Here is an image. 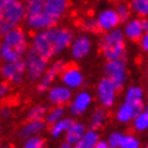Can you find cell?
<instances>
[{
    "mask_svg": "<svg viewBox=\"0 0 148 148\" xmlns=\"http://www.w3.org/2000/svg\"><path fill=\"white\" fill-rule=\"evenodd\" d=\"M73 39L72 30L51 27L35 33L32 39V48L45 58L51 59L69 48Z\"/></svg>",
    "mask_w": 148,
    "mask_h": 148,
    "instance_id": "obj_1",
    "label": "cell"
},
{
    "mask_svg": "<svg viewBox=\"0 0 148 148\" xmlns=\"http://www.w3.org/2000/svg\"><path fill=\"white\" fill-rule=\"evenodd\" d=\"M28 51V38L19 27L9 30L1 36L0 43V60L13 62L23 59Z\"/></svg>",
    "mask_w": 148,
    "mask_h": 148,
    "instance_id": "obj_2",
    "label": "cell"
},
{
    "mask_svg": "<svg viewBox=\"0 0 148 148\" xmlns=\"http://www.w3.org/2000/svg\"><path fill=\"white\" fill-rule=\"evenodd\" d=\"M25 0H4L0 6V36L25 20Z\"/></svg>",
    "mask_w": 148,
    "mask_h": 148,
    "instance_id": "obj_3",
    "label": "cell"
},
{
    "mask_svg": "<svg viewBox=\"0 0 148 148\" xmlns=\"http://www.w3.org/2000/svg\"><path fill=\"white\" fill-rule=\"evenodd\" d=\"M124 33L121 29L106 32L101 39V49L107 60L124 58Z\"/></svg>",
    "mask_w": 148,
    "mask_h": 148,
    "instance_id": "obj_4",
    "label": "cell"
},
{
    "mask_svg": "<svg viewBox=\"0 0 148 148\" xmlns=\"http://www.w3.org/2000/svg\"><path fill=\"white\" fill-rule=\"evenodd\" d=\"M27 66V77L30 82H39L49 68V59L42 55L33 48H29L24 57Z\"/></svg>",
    "mask_w": 148,
    "mask_h": 148,
    "instance_id": "obj_5",
    "label": "cell"
},
{
    "mask_svg": "<svg viewBox=\"0 0 148 148\" xmlns=\"http://www.w3.org/2000/svg\"><path fill=\"white\" fill-rule=\"evenodd\" d=\"M0 75L3 79L13 84H20L27 75V66L24 58L13 62H4L0 66Z\"/></svg>",
    "mask_w": 148,
    "mask_h": 148,
    "instance_id": "obj_6",
    "label": "cell"
},
{
    "mask_svg": "<svg viewBox=\"0 0 148 148\" xmlns=\"http://www.w3.org/2000/svg\"><path fill=\"white\" fill-rule=\"evenodd\" d=\"M119 90L117 86L109 78H103L97 86V99L99 104L104 108H110L116 102L117 92Z\"/></svg>",
    "mask_w": 148,
    "mask_h": 148,
    "instance_id": "obj_7",
    "label": "cell"
},
{
    "mask_svg": "<svg viewBox=\"0 0 148 148\" xmlns=\"http://www.w3.org/2000/svg\"><path fill=\"white\" fill-rule=\"evenodd\" d=\"M104 73L107 78L112 80L118 89H121L127 80V70H125V64L123 59L108 60L104 65Z\"/></svg>",
    "mask_w": 148,
    "mask_h": 148,
    "instance_id": "obj_8",
    "label": "cell"
},
{
    "mask_svg": "<svg viewBox=\"0 0 148 148\" xmlns=\"http://www.w3.org/2000/svg\"><path fill=\"white\" fill-rule=\"evenodd\" d=\"M65 62L64 60H55L49 65V68L47 69L45 74L42 77V79L38 82V86H36V92L39 94L47 93L49 90V88L51 87V84L54 83L55 78L58 75H60L62 72L65 69Z\"/></svg>",
    "mask_w": 148,
    "mask_h": 148,
    "instance_id": "obj_9",
    "label": "cell"
},
{
    "mask_svg": "<svg viewBox=\"0 0 148 148\" xmlns=\"http://www.w3.org/2000/svg\"><path fill=\"white\" fill-rule=\"evenodd\" d=\"M58 21L54 20L50 15H48L45 10L40 13L27 14L25 15V24L33 32H39V30H44V29L55 27Z\"/></svg>",
    "mask_w": 148,
    "mask_h": 148,
    "instance_id": "obj_10",
    "label": "cell"
},
{
    "mask_svg": "<svg viewBox=\"0 0 148 148\" xmlns=\"http://www.w3.org/2000/svg\"><path fill=\"white\" fill-rule=\"evenodd\" d=\"M93 98L92 94L87 90H80L78 92L70 101L69 104V113L73 117H79L84 114L88 110V108L92 106Z\"/></svg>",
    "mask_w": 148,
    "mask_h": 148,
    "instance_id": "obj_11",
    "label": "cell"
},
{
    "mask_svg": "<svg viewBox=\"0 0 148 148\" xmlns=\"http://www.w3.org/2000/svg\"><path fill=\"white\" fill-rule=\"evenodd\" d=\"M73 98L72 89L68 88L64 84H59V86H53L48 90V101L54 106H65L70 103Z\"/></svg>",
    "mask_w": 148,
    "mask_h": 148,
    "instance_id": "obj_12",
    "label": "cell"
},
{
    "mask_svg": "<svg viewBox=\"0 0 148 148\" xmlns=\"http://www.w3.org/2000/svg\"><path fill=\"white\" fill-rule=\"evenodd\" d=\"M60 80L64 86L74 90V89H79L83 86L84 77H83V73L77 66L70 65V66H65V69L62 72Z\"/></svg>",
    "mask_w": 148,
    "mask_h": 148,
    "instance_id": "obj_13",
    "label": "cell"
},
{
    "mask_svg": "<svg viewBox=\"0 0 148 148\" xmlns=\"http://www.w3.org/2000/svg\"><path fill=\"white\" fill-rule=\"evenodd\" d=\"M95 21H97L99 30L109 32L118 27V24L121 23V19L118 16L116 9H106L98 14L95 18Z\"/></svg>",
    "mask_w": 148,
    "mask_h": 148,
    "instance_id": "obj_14",
    "label": "cell"
},
{
    "mask_svg": "<svg viewBox=\"0 0 148 148\" xmlns=\"http://www.w3.org/2000/svg\"><path fill=\"white\" fill-rule=\"evenodd\" d=\"M90 50L92 42L87 35H79L78 38L73 39L72 44H70V54L75 60H80V59L88 57Z\"/></svg>",
    "mask_w": 148,
    "mask_h": 148,
    "instance_id": "obj_15",
    "label": "cell"
},
{
    "mask_svg": "<svg viewBox=\"0 0 148 148\" xmlns=\"http://www.w3.org/2000/svg\"><path fill=\"white\" fill-rule=\"evenodd\" d=\"M142 110H144L142 103H139V104H133V103L124 101V103H122L117 110V116H116L117 121L121 122V123L132 122L136 118V116H138Z\"/></svg>",
    "mask_w": 148,
    "mask_h": 148,
    "instance_id": "obj_16",
    "label": "cell"
},
{
    "mask_svg": "<svg viewBox=\"0 0 148 148\" xmlns=\"http://www.w3.org/2000/svg\"><path fill=\"white\" fill-rule=\"evenodd\" d=\"M69 1L68 0H44V9L54 20L59 19L64 15L68 10Z\"/></svg>",
    "mask_w": 148,
    "mask_h": 148,
    "instance_id": "obj_17",
    "label": "cell"
},
{
    "mask_svg": "<svg viewBox=\"0 0 148 148\" xmlns=\"http://www.w3.org/2000/svg\"><path fill=\"white\" fill-rule=\"evenodd\" d=\"M48 123L45 121H30L29 119L19 132V137L23 139H27L32 136H39L47 129Z\"/></svg>",
    "mask_w": 148,
    "mask_h": 148,
    "instance_id": "obj_18",
    "label": "cell"
},
{
    "mask_svg": "<svg viewBox=\"0 0 148 148\" xmlns=\"http://www.w3.org/2000/svg\"><path fill=\"white\" fill-rule=\"evenodd\" d=\"M124 35L125 38L131 39V40H139L142 38V35L144 34L143 30V25L140 19H132L129 20L124 27Z\"/></svg>",
    "mask_w": 148,
    "mask_h": 148,
    "instance_id": "obj_19",
    "label": "cell"
},
{
    "mask_svg": "<svg viewBox=\"0 0 148 148\" xmlns=\"http://www.w3.org/2000/svg\"><path fill=\"white\" fill-rule=\"evenodd\" d=\"M73 118L70 117H63L62 119H59L58 122H55L54 124L50 125V129H49V133L51 136V138L54 139H58L59 137H62L63 134H65L66 131L70 128V125L74 123Z\"/></svg>",
    "mask_w": 148,
    "mask_h": 148,
    "instance_id": "obj_20",
    "label": "cell"
},
{
    "mask_svg": "<svg viewBox=\"0 0 148 148\" xmlns=\"http://www.w3.org/2000/svg\"><path fill=\"white\" fill-rule=\"evenodd\" d=\"M86 131H87V128L83 123H80V122H74V123L70 125V128L66 131V133L64 134L65 140H68L70 144H73V146L75 147V144L80 140V138L83 137Z\"/></svg>",
    "mask_w": 148,
    "mask_h": 148,
    "instance_id": "obj_21",
    "label": "cell"
},
{
    "mask_svg": "<svg viewBox=\"0 0 148 148\" xmlns=\"http://www.w3.org/2000/svg\"><path fill=\"white\" fill-rule=\"evenodd\" d=\"M99 142V134L95 129H87L80 140L75 144L77 148H95L97 143Z\"/></svg>",
    "mask_w": 148,
    "mask_h": 148,
    "instance_id": "obj_22",
    "label": "cell"
},
{
    "mask_svg": "<svg viewBox=\"0 0 148 148\" xmlns=\"http://www.w3.org/2000/svg\"><path fill=\"white\" fill-rule=\"evenodd\" d=\"M107 121V110L104 107H101V108H97L93 110V113L90 114V118H89V128L92 129H101L103 125H104Z\"/></svg>",
    "mask_w": 148,
    "mask_h": 148,
    "instance_id": "obj_23",
    "label": "cell"
},
{
    "mask_svg": "<svg viewBox=\"0 0 148 148\" xmlns=\"http://www.w3.org/2000/svg\"><path fill=\"white\" fill-rule=\"evenodd\" d=\"M124 101L129 102V103H133V104H139V103H142V101H143V90H142V88H139L137 86L129 87L127 89V92H125Z\"/></svg>",
    "mask_w": 148,
    "mask_h": 148,
    "instance_id": "obj_24",
    "label": "cell"
},
{
    "mask_svg": "<svg viewBox=\"0 0 148 148\" xmlns=\"http://www.w3.org/2000/svg\"><path fill=\"white\" fill-rule=\"evenodd\" d=\"M133 122V128L137 132H144L148 131V110H142L138 116L132 121Z\"/></svg>",
    "mask_w": 148,
    "mask_h": 148,
    "instance_id": "obj_25",
    "label": "cell"
},
{
    "mask_svg": "<svg viewBox=\"0 0 148 148\" xmlns=\"http://www.w3.org/2000/svg\"><path fill=\"white\" fill-rule=\"evenodd\" d=\"M65 114V108L64 106H55L53 109L48 110V114L45 117V122L49 125L54 124L55 122H58L59 119H62Z\"/></svg>",
    "mask_w": 148,
    "mask_h": 148,
    "instance_id": "obj_26",
    "label": "cell"
},
{
    "mask_svg": "<svg viewBox=\"0 0 148 148\" xmlns=\"http://www.w3.org/2000/svg\"><path fill=\"white\" fill-rule=\"evenodd\" d=\"M48 114V109L45 106L38 104L29 109L28 112V119L30 121H45V117Z\"/></svg>",
    "mask_w": 148,
    "mask_h": 148,
    "instance_id": "obj_27",
    "label": "cell"
},
{
    "mask_svg": "<svg viewBox=\"0 0 148 148\" xmlns=\"http://www.w3.org/2000/svg\"><path fill=\"white\" fill-rule=\"evenodd\" d=\"M131 9L139 16H148V0H132Z\"/></svg>",
    "mask_w": 148,
    "mask_h": 148,
    "instance_id": "obj_28",
    "label": "cell"
},
{
    "mask_svg": "<svg viewBox=\"0 0 148 148\" xmlns=\"http://www.w3.org/2000/svg\"><path fill=\"white\" fill-rule=\"evenodd\" d=\"M44 143H45V140L39 134V136H32V137H29V138L24 139L23 146L25 148H42V147H44Z\"/></svg>",
    "mask_w": 148,
    "mask_h": 148,
    "instance_id": "obj_29",
    "label": "cell"
},
{
    "mask_svg": "<svg viewBox=\"0 0 148 148\" xmlns=\"http://www.w3.org/2000/svg\"><path fill=\"white\" fill-rule=\"evenodd\" d=\"M123 136L121 132H112L108 137V144L110 148H121L122 144V139H123Z\"/></svg>",
    "mask_w": 148,
    "mask_h": 148,
    "instance_id": "obj_30",
    "label": "cell"
},
{
    "mask_svg": "<svg viewBox=\"0 0 148 148\" xmlns=\"http://www.w3.org/2000/svg\"><path fill=\"white\" fill-rule=\"evenodd\" d=\"M131 10L132 9L129 8L127 4H124V3H121V4H118L117 8H116V12L118 14V16H119L121 21H127L128 20L129 14H131Z\"/></svg>",
    "mask_w": 148,
    "mask_h": 148,
    "instance_id": "obj_31",
    "label": "cell"
},
{
    "mask_svg": "<svg viewBox=\"0 0 148 148\" xmlns=\"http://www.w3.org/2000/svg\"><path fill=\"white\" fill-rule=\"evenodd\" d=\"M138 147H139V140L136 137H133L131 134L123 136L121 148H138Z\"/></svg>",
    "mask_w": 148,
    "mask_h": 148,
    "instance_id": "obj_32",
    "label": "cell"
},
{
    "mask_svg": "<svg viewBox=\"0 0 148 148\" xmlns=\"http://www.w3.org/2000/svg\"><path fill=\"white\" fill-rule=\"evenodd\" d=\"M82 28L87 33H94L98 30V25L95 19H84L82 21Z\"/></svg>",
    "mask_w": 148,
    "mask_h": 148,
    "instance_id": "obj_33",
    "label": "cell"
},
{
    "mask_svg": "<svg viewBox=\"0 0 148 148\" xmlns=\"http://www.w3.org/2000/svg\"><path fill=\"white\" fill-rule=\"evenodd\" d=\"M9 82H0V102L4 101V99L8 97L9 93H10V87H9Z\"/></svg>",
    "mask_w": 148,
    "mask_h": 148,
    "instance_id": "obj_34",
    "label": "cell"
},
{
    "mask_svg": "<svg viewBox=\"0 0 148 148\" xmlns=\"http://www.w3.org/2000/svg\"><path fill=\"white\" fill-rule=\"evenodd\" d=\"M13 113H12V109L9 107H3L0 108V119L1 121H9L12 118Z\"/></svg>",
    "mask_w": 148,
    "mask_h": 148,
    "instance_id": "obj_35",
    "label": "cell"
},
{
    "mask_svg": "<svg viewBox=\"0 0 148 148\" xmlns=\"http://www.w3.org/2000/svg\"><path fill=\"white\" fill-rule=\"evenodd\" d=\"M139 40H140V47H142V49L146 51V53H148V33H144Z\"/></svg>",
    "mask_w": 148,
    "mask_h": 148,
    "instance_id": "obj_36",
    "label": "cell"
},
{
    "mask_svg": "<svg viewBox=\"0 0 148 148\" xmlns=\"http://www.w3.org/2000/svg\"><path fill=\"white\" fill-rule=\"evenodd\" d=\"M108 147H109L108 140H102V139H99V142L95 146V148H108Z\"/></svg>",
    "mask_w": 148,
    "mask_h": 148,
    "instance_id": "obj_37",
    "label": "cell"
},
{
    "mask_svg": "<svg viewBox=\"0 0 148 148\" xmlns=\"http://www.w3.org/2000/svg\"><path fill=\"white\" fill-rule=\"evenodd\" d=\"M142 25H143V30H144V33H148V19H147V18L142 19Z\"/></svg>",
    "mask_w": 148,
    "mask_h": 148,
    "instance_id": "obj_38",
    "label": "cell"
},
{
    "mask_svg": "<svg viewBox=\"0 0 148 148\" xmlns=\"http://www.w3.org/2000/svg\"><path fill=\"white\" fill-rule=\"evenodd\" d=\"M60 147H62V148H72V147H74V146H73V144H70L68 140H65L64 143H62V144H60Z\"/></svg>",
    "mask_w": 148,
    "mask_h": 148,
    "instance_id": "obj_39",
    "label": "cell"
},
{
    "mask_svg": "<svg viewBox=\"0 0 148 148\" xmlns=\"http://www.w3.org/2000/svg\"><path fill=\"white\" fill-rule=\"evenodd\" d=\"M3 1H4V0H0V6H1V4H3Z\"/></svg>",
    "mask_w": 148,
    "mask_h": 148,
    "instance_id": "obj_40",
    "label": "cell"
},
{
    "mask_svg": "<svg viewBox=\"0 0 148 148\" xmlns=\"http://www.w3.org/2000/svg\"><path fill=\"white\" fill-rule=\"evenodd\" d=\"M146 110H148V106H147V107H146Z\"/></svg>",
    "mask_w": 148,
    "mask_h": 148,
    "instance_id": "obj_41",
    "label": "cell"
},
{
    "mask_svg": "<svg viewBox=\"0 0 148 148\" xmlns=\"http://www.w3.org/2000/svg\"><path fill=\"white\" fill-rule=\"evenodd\" d=\"M0 131H1V125H0Z\"/></svg>",
    "mask_w": 148,
    "mask_h": 148,
    "instance_id": "obj_42",
    "label": "cell"
},
{
    "mask_svg": "<svg viewBox=\"0 0 148 148\" xmlns=\"http://www.w3.org/2000/svg\"><path fill=\"white\" fill-rule=\"evenodd\" d=\"M147 147H148V143H147Z\"/></svg>",
    "mask_w": 148,
    "mask_h": 148,
    "instance_id": "obj_43",
    "label": "cell"
},
{
    "mask_svg": "<svg viewBox=\"0 0 148 148\" xmlns=\"http://www.w3.org/2000/svg\"><path fill=\"white\" fill-rule=\"evenodd\" d=\"M147 74H148V70H147Z\"/></svg>",
    "mask_w": 148,
    "mask_h": 148,
    "instance_id": "obj_44",
    "label": "cell"
}]
</instances>
